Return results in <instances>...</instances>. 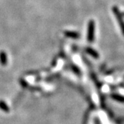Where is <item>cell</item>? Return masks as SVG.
<instances>
[{
	"instance_id": "6da1fadb",
	"label": "cell",
	"mask_w": 124,
	"mask_h": 124,
	"mask_svg": "<svg viewBox=\"0 0 124 124\" xmlns=\"http://www.w3.org/2000/svg\"><path fill=\"white\" fill-rule=\"evenodd\" d=\"M94 22L93 20H90L88 26V35H87V40L90 43L93 42L94 39Z\"/></svg>"
},
{
	"instance_id": "5b68a950",
	"label": "cell",
	"mask_w": 124,
	"mask_h": 124,
	"mask_svg": "<svg viewBox=\"0 0 124 124\" xmlns=\"http://www.w3.org/2000/svg\"><path fill=\"white\" fill-rule=\"evenodd\" d=\"M0 62H1V63L3 64V65H5L6 63V62H7L6 54L3 51L0 53Z\"/></svg>"
},
{
	"instance_id": "277c9868",
	"label": "cell",
	"mask_w": 124,
	"mask_h": 124,
	"mask_svg": "<svg viewBox=\"0 0 124 124\" xmlns=\"http://www.w3.org/2000/svg\"><path fill=\"white\" fill-rule=\"evenodd\" d=\"M86 52H87L89 54L92 55L94 57H99V54H98L97 52H96L93 48H86Z\"/></svg>"
},
{
	"instance_id": "7a4b0ae2",
	"label": "cell",
	"mask_w": 124,
	"mask_h": 124,
	"mask_svg": "<svg viewBox=\"0 0 124 124\" xmlns=\"http://www.w3.org/2000/svg\"><path fill=\"white\" fill-rule=\"evenodd\" d=\"M112 10H113V13L115 15L116 18V19H117V21H118V23H119V24L120 28H121V32H122L123 35H124V19H123V16H122V15L121 14L119 10L118 9L117 7H116V6L115 7H114V8H112Z\"/></svg>"
},
{
	"instance_id": "3957f363",
	"label": "cell",
	"mask_w": 124,
	"mask_h": 124,
	"mask_svg": "<svg viewBox=\"0 0 124 124\" xmlns=\"http://www.w3.org/2000/svg\"><path fill=\"white\" fill-rule=\"evenodd\" d=\"M63 33H64L66 37L71 38V39H77L80 37L79 34L77 32H75V31H66Z\"/></svg>"
}]
</instances>
